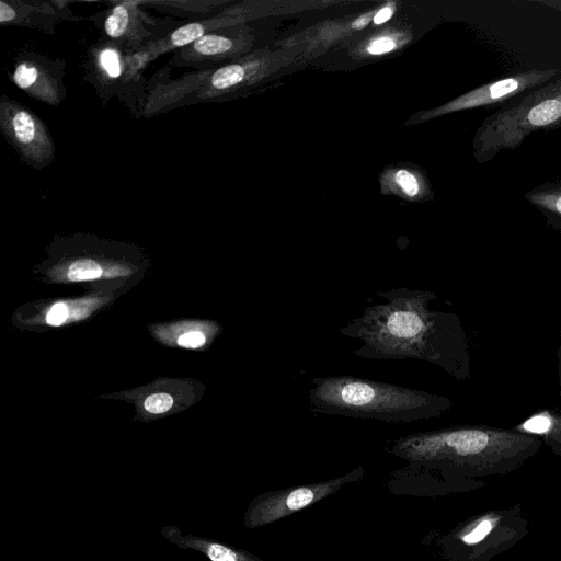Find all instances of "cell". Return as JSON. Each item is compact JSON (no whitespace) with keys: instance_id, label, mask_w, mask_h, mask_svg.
<instances>
[{"instance_id":"cell-1","label":"cell","mask_w":561,"mask_h":561,"mask_svg":"<svg viewBox=\"0 0 561 561\" xmlns=\"http://www.w3.org/2000/svg\"><path fill=\"white\" fill-rule=\"evenodd\" d=\"M383 301L367 306L339 332L362 345L354 355L366 359H420L436 364L450 375H467L468 357L459 319L431 310L437 298L431 290L407 287L377 294Z\"/></svg>"},{"instance_id":"cell-2","label":"cell","mask_w":561,"mask_h":561,"mask_svg":"<svg viewBox=\"0 0 561 561\" xmlns=\"http://www.w3.org/2000/svg\"><path fill=\"white\" fill-rule=\"evenodd\" d=\"M311 382L312 413L410 423L438 417L451 405L443 396L354 376L314 377Z\"/></svg>"},{"instance_id":"cell-3","label":"cell","mask_w":561,"mask_h":561,"mask_svg":"<svg viewBox=\"0 0 561 561\" xmlns=\"http://www.w3.org/2000/svg\"><path fill=\"white\" fill-rule=\"evenodd\" d=\"M535 443L524 435L457 426L408 434L396 440L390 453L413 465L483 474Z\"/></svg>"},{"instance_id":"cell-4","label":"cell","mask_w":561,"mask_h":561,"mask_svg":"<svg viewBox=\"0 0 561 561\" xmlns=\"http://www.w3.org/2000/svg\"><path fill=\"white\" fill-rule=\"evenodd\" d=\"M561 127V77L528 90L492 112L478 128L474 157L480 163L518 148L533 133Z\"/></svg>"},{"instance_id":"cell-5","label":"cell","mask_w":561,"mask_h":561,"mask_svg":"<svg viewBox=\"0 0 561 561\" xmlns=\"http://www.w3.org/2000/svg\"><path fill=\"white\" fill-rule=\"evenodd\" d=\"M362 476V468H357L346 476L328 481L263 493L249 505L244 525L249 528H255L287 517L337 492L346 483Z\"/></svg>"},{"instance_id":"cell-6","label":"cell","mask_w":561,"mask_h":561,"mask_svg":"<svg viewBox=\"0 0 561 561\" xmlns=\"http://www.w3.org/2000/svg\"><path fill=\"white\" fill-rule=\"evenodd\" d=\"M0 124L19 153L34 165H45L54 156V144L45 125L31 111L13 101H2Z\"/></svg>"},{"instance_id":"cell-7","label":"cell","mask_w":561,"mask_h":561,"mask_svg":"<svg viewBox=\"0 0 561 561\" xmlns=\"http://www.w3.org/2000/svg\"><path fill=\"white\" fill-rule=\"evenodd\" d=\"M559 72L560 70L557 68L515 72L471 90L444 105L438 112L447 113L482 106H501L515 96L552 80Z\"/></svg>"},{"instance_id":"cell-8","label":"cell","mask_w":561,"mask_h":561,"mask_svg":"<svg viewBox=\"0 0 561 561\" xmlns=\"http://www.w3.org/2000/svg\"><path fill=\"white\" fill-rule=\"evenodd\" d=\"M162 534L180 548H190L202 552L209 561H263L244 550L234 549L213 539L194 535H182L176 527H163Z\"/></svg>"},{"instance_id":"cell-9","label":"cell","mask_w":561,"mask_h":561,"mask_svg":"<svg viewBox=\"0 0 561 561\" xmlns=\"http://www.w3.org/2000/svg\"><path fill=\"white\" fill-rule=\"evenodd\" d=\"M13 82L33 98H37L49 104L58 103V93L53 84V79L38 66L31 62H21L16 66Z\"/></svg>"},{"instance_id":"cell-10","label":"cell","mask_w":561,"mask_h":561,"mask_svg":"<svg viewBox=\"0 0 561 561\" xmlns=\"http://www.w3.org/2000/svg\"><path fill=\"white\" fill-rule=\"evenodd\" d=\"M525 198L548 220L561 228V180L545 183L528 191Z\"/></svg>"},{"instance_id":"cell-11","label":"cell","mask_w":561,"mask_h":561,"mask_svg":"<svg viewBox=\"0 0 561 561\" xmlns=\"http://www.w3.org/2000/svg\"><path fill=\"white\" fill-rule=\"evenodd\" d=\"M232 47V41L215 34H205L191 44L185 53L195 59H206L222 55Z\"/></svg>"},{"instance_id":"cell-12","label":"cell","mask_w":561,"mask_h":561,"mask_svg":"<svg viewBox=\"0 0 561 561\" xmlns=\"http://www.w3.org/2000/svg\"><path fill=\"white\" fill-rule=\"evenodd\" d=\"M134 2H122L116 4L105 20L104 30L112 38L123 37L134 22L131 8Z\"/></svg>"},{"instance_id":"cell-13","label":"cell","mask_w":561,"mask_h":561,"mask_svg":"<svg viewBox=\"0 0 561 561\" xmlns=\"http://www.w3.org/2000/svg\"><path fill=\"white\" fill-rule=\"evenodd\" d=\"M208 28L205 22L190 23L184 26L176 28L167 39L164 44H161L162 49H170L182 47L193 44L196 39L206 34Z\"/></svg>"},{"instance_id":"cell-14","label":"cell","mask_w":561,"mask_h":561,"mask_svg":"<svg viewBox=\"0 0 561 561\" xmlns=\"http://www.w3.org/2000/svg\"><path fill=\"white\" fill-rule=\"evenodd\" d=\"M497 516L485 515L465 527L458 538L466 545H476L482 541L495 527Z\"/></svg>"},{"instance_id":"cell-15","label":"cell","mask_w":561,"mask_h":561,"mask_svg":"<svg viewBox=\"0 0 561 561\" xmlns=\"http://www.w3.org/2000/svg\"><path fill=\"white\" fill-rule=\"evenodd\" d=\"M244 69L240 65H228L216 70L210 77L211 89L225 90L241 82Z\"/></svg>"},{"instance_id":"cell-16","label":"cell","mask_w":561,"mask_h":561,"mask_svg":"<svg viewBox=\"0 0 561 561\" xmlns=\"http://www.w3.org/2000/svg\"><path fill=\"white\" fill-rule=\"evenodd\" d=\"M101 274L102 268L95 261L83 259L75 261L69 266L67 276L70 280L80 282L99 278Z\"/></svg>"},{"instance_id":"cell-17","label":"cell","mask_w":561,"mask_h":561,"mask_svg":"<svg viewBox=\"0 0 561 561\" xmlns=\"http://www.w3.org/2000/svg\"><path fill=\"white\" fill-rule=\"evenodd\" d=\"M99 66L111 79L119 78L124 71L119 53L110 47L99 54Z\"/></svg>"},{"instance_id":"cell-18","label":"cell","mask_w":561,"mask_h":561,"mask_svg":"<svg viewBox=\"0 0 561 561\" xmlns=\"http://www.w3.org/2000/svg\"><path fill=\"white\" fill-rule=\"evenodd\" d=\"M173 404V399L168 393H154L145 400V409L153 414L167 412Z\"/></svg>"},{"instance_id":"cell-19","label":"cell","mask_w":561,"mask_h":561,"mask_svg":"<svg viewBox=\"0 0 561 561\" xmlns=\"http://www.w3.org/2000/svg\"><path fill=\"white\" fill-rule=\"evenodd\" d=\"M396 181L409 196H414L419 192V183L413 174L405 170H400L396 174Z\"/></svg>"},{"instance_id":"cell-20","label":"cell","mask_w":561,"mask_h":561,"mask_svg":"<svg viewBox=\"0 0 561 561\" xmlns=\"http://www.w3.org/2000/svg\"><path fill=\"white\" fill-rule=\"evenodd\" d=\"M68 317V309L65 304H55L46 316V322L50 325H60Z\"/></svg>"},{"instance_id":"cell-21","label":"cell","mask_w":561,"mask_h":561,"mask_svg":"<svg viewBox=\"0 0 561 561\" xmlns=\"http://www.w3.org/2000/svg\"><path fill=\"white\" fill-rule=\"evenodd\" d=\"M205 343V336L198 331L187 332L178 339V344L184 347L196 348Z\"/></svg>"},{"instance_id":"cell-22","label":"cell","mask_w":561,"mask_h":561,"mask_svg":"<svg viewBox=\"0 0 561 561\" xmlns=\"http://www.w3.org/2000/svg\"><path fill=\"white\" fill-rule=\"evenodd\" d=\"M394 46L396 44L390 37H380L368 45L367 51L373 55H380L392 50Z\"/></svg>"},{"instance_id":"cell-23","label":"cell","mask_w":561,"mask_h":561,"mask_svg":"<svg viewBox=\"0 0 561 561\" xmlns=\"http://www.w3.org/2000/svg\"><path fill=\"white\" fill-rule=\"evenodd\" d=\"M16 18V11L8 3L1 1L0 2V22H11Z\"/></svg>"},{"instance_id":"cell-24","label":"cell","mask_w":561,"mask_h":561,"mask_svg":"<svg viewBox=\"0 0 561 561\" xmlns=\"http://www.w3.org/2000/svg\"><path fill=\"white\" fill-rule=\"evenodd\" d=\"M394 8L393 5H387L382 9H380L375 15H374V23L375 24H381L387 22L393 14Z\"/></svg>"},{"instance_id":"cell-25","label":"cell","mask_w":561,"mask_h":561,"mask_svg":"<svg viewBox=\"0 0 561 561\" xmlns=\"http://www.w3.org/2000/svg\"><path fill=\"white\" fill-rule=\"evenodd\" d=\"M371 18H374L371 12L367 13L365 15H362L355 22H353L352 27L353 28H363L369 23Z\"/></svg>"}]
</instances>
